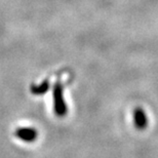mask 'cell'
<instances>
[{
	"instance_id": "4",
	"label": "cell",
	"mask_w": 158,
	"mask_h": 158,
	"mask_svg": "<svg viewBox=\"0 0 158 158\" xmlns=\"http://www.w3.org/2000/svg\"><path fill=\"white\" fill-rule=\"evenodd\" d=\"M48 89H49V81L47 79L40 82L39 84L31 86V93L33 94H36V96H42V94H46Z\"/></svg>"
},
{
	"instance_id": "3",
	"label": "cell",
	"mask_w": 158,
	"mask_h": 158,
	"mask_svg": "<svg viewBox=\"0 0 158 158\" xmlns=\"http://www.w3.org/2000/svg\"><path fill=\"white\" fill-rule=\"evenodd\" d=\"M15 135L22 141L31 143L37 139V131L31 127H22L15 131Z\"/></svg>"
},
{
	"instance_id": "1",
	"label": "cell",
	"mask_w": 158,
	"mask_h": 158,
	"mask_svg": "<svg viewBox=\"0 0 158 158\" xmlns=\"http://www.w3.org/2000/svg\"><path fill=\"white\" fill-rule=\"evenodd\" d=\"M53 109H55L56 115L63 117L67 114V105L64 100V94H63V85L61 80H58L56 84L53 85Z\"/></svg>"
},
{
	"instance_id": "2",
	"label": "cell",
	"mask_w": 158,
	"mask_h": 158,
	"mask_svg": "<svg viewBox=\"0 0 158 158\" xmlns=\"http://www.w3.org/2000/svg\"><path fill=\"white\" fill-rule=\"evenodd\" d=\"M132 117H134V124L135 128L139 129V131H143L148 126V117L143 108L137 107L134 110Z\"/></svg>"
}]
</instances>
